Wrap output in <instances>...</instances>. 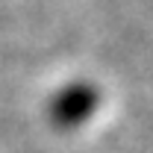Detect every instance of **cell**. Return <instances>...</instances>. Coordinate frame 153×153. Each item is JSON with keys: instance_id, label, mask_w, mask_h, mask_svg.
<instances>
[{"instance_id": "1", "label": "cell", "mask_w": 153, "mask_h": 153, "mask_svg": "<svg viewBox=\"0 0 153 153\" xmlns=\"http://www.w3.org/2000/svg\"><path fill=\"white\" fill-rule=\"evenodd\" d=\"M97 103H100V94L91 82H68L50 100V118L62 130H74L94 115Z\"/></svg>"}]
</instances>
